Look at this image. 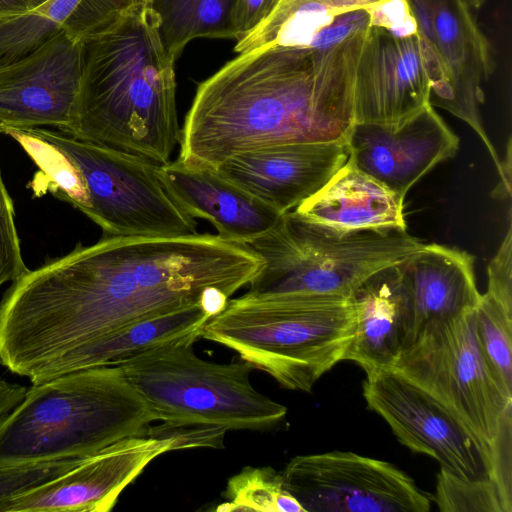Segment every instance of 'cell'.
Wrapping results in <instances>:
<instances>
[{"instance_id": "6da1fadb", "label": "cell", "mask_w": 512, "mask_h": 512, "mask_svg": "<svg viewBox=\"0 0 512 512\" xmlns=\"http://www.w3.org/2000/svg\"><path fill=\"white\" fill-rule=\"evenodd\" d=\"M264 264L248 244L210 233L103 237L27 270L0 301V353L31 383L51 379L88 343L124 326L228 297Z\"/></svg>"}, {"instance_id": "7a4b0ae2", "label": "cell", "mask_w": 512, "mask_h": 512, "mask_svg": "<svg viewBox=\"0 0 512 512\" xmlns=\"http://www.w3.org/2000/svg\"><path fill=\"white\" fill-rule=\"evenodd\" d=\"M368 27L328 46L262 47L229 61L199 84L178 159L215 170L249 150L345 139Z\"/></svg>"}, {"instance_id": "3957f363", "label": "cell", "mask_w": 512, "mask_h": 512, "mask_svg": "<svg viewBox=\"0 0 512 512\" xmlns=\"http://www.w3.org/2000/svg\"><path fill=\"white\" fill-rule=\"evenodd\" d=\"M83 42V68L65 134L156 165L171 161L180 142L174 61L158 18L142 3Z\"/></svg>"}, {"instance_id": "277c9868", "label": "cell", "mask_w": 512, "mask_h": 512, "mask_svg": "<svg viewBox=\"0 0 512 512\" xmlns=\"http://www.w3.org/2000/svg\"><path fill=\"white\" fill-rule=\"evenodd\" d=\"M39 168L40 186L101 227L104 237L186 236L197 222L163 187L156 165L43 128L6 129Z\"/></svg>"}, {"instance_id": "5b68a950", "label": "cell", "mask_w": 512, "mask_h": 512, "mask_svg": "<svg viewBox=\"0 0 512 512\" xmlns=\"http://www.w3.org/2000/svg\"><path fill=\"white\" fill-rule=\"evenodd\" d=\"M154 421L118 365L72 371L32 384L0 423V466L85 458Z\"/></svg>"}, {"instance_id": "8992f818", "label": "cell", "mask_w": 512, "mask_h": 512, "mask_svg": "<svg viewBox=\"0 0 512 512\" xmlns=\"http://www.w3.org/2000/svg\"><path fill=\"white\" fill-rule=\"evenodd\" d=\"M354 327L350 296L245 293L208 319L200 338L234 350L286 389L311 392L344 361Z\"/></svg>"}, {"instance_id": "52a82bcc", "label": "cell", "mask_w": 512, "mask_h": 512, "mask_svg": "<svg viewBox=\"0 0 512 512\" xmlns=\"http://www.w3.org/2000/svg\"><path fill=\"white\" fill-rule=\"evenodd\" d=\"M199 338L191 334L171 340L117 364L156 421L266 430L285 418L287 408L252 385L251 365L198 357L193 343Z\"/></svg>"}, {"instance_id": "ba28073f", "label": "cell", "mask_w": 512, "mask_h": 512, "mask_svg": "<svg viewBox=\"0 0 512 512\" xmlns=\"http://www.w3.org/2000/svg\"><path fill=\"white\" fill-rule=\"evenodd\" d=\"M425 244L406 230L340 231L292 210L248 243L264 264L247 293L350 296L372 273L406 261Z\"/></svg>"}, {"instance_id": "9c48e42d", "label": "cell", "mask_w": 512, "mask_h": 512, "mask_svg": "<svg viewBox=\"0 0 512 512\" xmlns=\"http://www.w3.org/2000/svg\"><path fill=\"white\" fill-rule=\"evenodd\" d=\"M474 309L424 327L391 368L463 427L485 455L490 472L495 448L512 438V398L484 361Z\"/></svg>"}, {"instance_id": "30bf717a", "label": "cell", "mask_w": 512, "mask_h": 512, "mask_svg": "<svg viewBox=\"0 0 512 512\" xmlns=\"http://www.w3.org/2000/svg\"><path fill=\"white\" fill-rule=\"evenodd\" d=\"M281 474L305 512H428L433 501L394 464L350 451L299 455Z\"/></svg>"}, {"instance_id": "8fae6325", "label": "cell", "mask_w": 512, "mask_h": 512, "mask_svg": "<svg viewBox=\"0 0 512 512\" xmlns=\"http://www.w3.org/2000/svg\"><path fill=\"white\" fill-rule=\"evenodd\" d=\"M440 82V66L413 14L370 24L355 74L354 123H399L430 103Z\"/></svg>"}, {"instance_id": "7c38bea8", "label": "cell", "mask_w": 512, "mask_h": 512, "mask_svg": "<svg viewBox=\"0 0 512 512\" xmlns=\"http://www.w3.org/2000/svg\"><path fill=\"white\" fill-rule=\"evenodd\" d=\"M418 33L441 69L430 104L468 124L482 140L500 175L501 161L480 118L483 85L494 71L491 46L465 0H407Z\"/></svg>"}, {"instance_id": "4fadbf2b", "label": "cell", "mask_w": 512, "mask_h": 512, "mask_svg": "<svg viewBox=\"0 0 512 512\" xmlns=\"http://www.w3.org/2000/svg\"><path fill=\"white\" fill-rule=\"evenodd\" d=\"M363 397L411 451L468 479L489 477V464L472 437L436 401L392 368L365 372Z\"/></svg>"}, {"instance_id": "5bb4252c", "label": "cell", "mask_w": 512, "mask_h": 512, "mask_svg": "<svg viewBox=\"0 0 512 512\" xmlns=\"http://www.w3.org/2000/svg\"><path fill=\"white\" fill-rule=\"evenodd\" d=\"M83 42L63 30L26 56L0 65V130L69 128L80 89Z\"/></svg>"}, {"instance_id": "9a60e30c", "label": "cell", "mask_w": 512, "mask_h": 512, "mask_svg": "<svg viewBox=\"0 0 512 512\" xmlns=\"http://www.w3.org/2000/svg\"><path fill=\"white\" fill-rule=\"evenodd\" d=\"M170 442L147 436L118 440L65 473L5 500L0 512H107L121 492Z\"/></svg>"}, {"instance_id": "2e32d148", "label": "cell", "mask_w": 512, "mask_h": 512, "mask_svg": "<svg viewBox=\"0 0 512 512\" xmlns=\"http://www.w3.org/2000/svg\"><path fill=\"white\" fill-rule=\"evenodd\" d=\"M345 141L348 159L402 198L459 148L458 136L430 103L399 123H353Z\"/></svg>"}, {"instance_id": "e0dca14e", "label": "cell", "mask_w": 512, "mask_h": 512, "mask_svg": "<svg viewBox=\"0 0 512 512\" xmlns=\"http://www.w3.org/2000/svg\"><path fill=\"white\" fill-rule=\"evenodd\" d=\"M345 139L249 150L215 171L281 214L316 193L348 160Z\"/></svg>"}, {"instance_id": "ac0fdd59", "label": "cell", "mask_w": 512, "mask_h": 512, "mask_svg": "<svg viewBox=\"0 0 512 512\" xmlns=\"http://www.w3.org/2000/svg\"><path fill=\"white\" fill-rule=\"evenodd\" d=\"M400 264L372 273L350 295L355 327L344 361L365 372L391 368L415 338L414 304Z\"/></svg>"}, {"instance_id": "d6986e66", "label": "cell", "mask_w": 512, "mask_h": 512, "mask_svg": "<svg viewBox=\"0 0 512 512\" xmlns=\"http://www.w3.org/2000/svg\"><path fill=\"white\" fill-rule=\"evenodd\" d=\"M157 174L187 214L209 221L217 235L229 241L248 244L284 215L212 169L190 167L176 159L159 165Z\"/></svg>"}, {"instance_id": "ffe728a7", "label": "cell", "mask_w": 512, "mask_h": 512, "mask_svg": "<svg viewBox=\"0 0 512 512\" xmlns=\"http://www.w3.org/2000/svg\"><path fill=\"white\" fill-rule=\"evenodd\" d=\"M404 198L358 169L349 159L293 211L340 231L406 230Z\"/></svg>"}, {"instance_id": "44dd1931", "label": "cell", "mask_w": 512, "mask_h": 512, "mask_svg": "<svg viewBox=\"0 0 512 512\" xmlns=\"http://www.w3.org/2000/svg\"><path fill=\"white\" fill-rule=\"evenodd\" d=\"M400 266L414 304L415 337L427 325L456 318L480 300L474 258L464 250L425 244Z\"/></svg>"}, {"instance_id": "7402d4cb", "label": "cell", "mask_w": 512, "mask_h": 512, "mask_svg": "<svg viewBox=\"0 0 512 512\" xmlns=\"http://www.w3.org/2000/svg\"><path fill=\"white\" fill-rule=\"evenodd\" d=\"M208 319L200 304L195 303L124 326L73 352L54 377L80 369L117 365L146 349L187 335L200 337Z\"/></svg>"}, {"instance_id": "603a6c76", "label": "cell", "mask_w": 512, "mask_h": 512, "mask_svg": "<svg viewBox=\"0 0 512 512\" xmlns=\"http://www.w3.org/2000/svg\"><path fill=\"white\" fill-rule=\"evenodd\" d=\"M383 0H280L273 12L234 50L246 53L269 46H308L338 17Z\"/></svg>"}, {"instance_id": "cb8c5ba5", "label": "cell", "mask_w": 512, "mask_h": 512, "mask_svg": "<svg viewBox=\"0 0 512 512\" xmlns=\"http://www.w3.org/2000/svg\"><path fill=\"white\" fill-rule=\"evenodd\" d=\"M237 0H151L163 46L175 61L195 38H234Z\"/></svg>"}, {"instance_id": "d4e9b609", "label": "cell", "mask_w": 512, "mask_h": 512, "mask_svg": "<svg viewBox=\"0 0 512 512\" xmlns=\"http://www.w3.org/2000/svg\"><path fill=\"white\" fill-rule=\"evenodd\" d=\"M82 0H49L26 14L0 21V65L18 60L56 35Z\"/></svg>"}, {"instance_id": "484cf974", "label": "cell", "mask_w": 512, "mask_h": 512, "mask_svg": "<svg viewBox=\"0 0 512 512\" xmlns=\"http://www.w3.org/2000/svg\"><path fill=\"white\" fill-rule=\"evenodd\" d=\"M474 313L484 361L498 385L512 398V305L486 292L481 294Z\"/></svg>"}, {"instance_id": "4316f807", "label": "cell", "mask_w": 512, "mask_h": 512, "mask_svg": "<svg viewBox=\"0 0 512 512\" xmlns=\"http://www.w3.org/2000/svg\"><path fill=\"white\" fill-rule=\"evenodd\" d=\"M224 497L218 511L305 512L270 466L242 469L228 480Z\"/></svg>"}, {"instance_id": "83f0119b", "label": "cell", "mask_w": 512, "mask_h": 512, "mask_svg": "<svg viewBox=\"0 0 512 512\" xmlns=\"http://www.w3.org/2000/svg\"><path fill=\"white\" fill-rule=\"evenodd\" d=\"M432 499L442 512H507L491 478L468 479L443 467Z\"/></svg>"}, {"instance_id": "f1b7e54d", "label": "cell", "mask_w": 512, "mask_h": 512, "mask_svg": "<svg viewBox=\"0 0 512 512\" xmlns=\"http://www.w3.org/2000/svg\"><path fill=\"white\" fill-rule=\"evenodd\" d=\"M227 429L212 424L162 422L148 426L142 436L168 440L170 451L192 448H223Z\"/></svg>"}, {"instance_id": "f546056e", "label": "cell", "mask_w": 512, "mask_h": 512, "mask_svg": "<svg viewBox=\"0 0 512 512\" xmlns=\"http://www.w3.org/2000/svg\"><path fill=\"white\" fill-rule=\"evenodd\" d=\"M84 458L0 466V505L23 491L47 482L74 467Z\"/></svg>"}, {"instance_id": "4dcf8cb0", "label": "cell", "mask_w": 512, "mask_h": 512, "mask_svg": "<svg viewBox=\"0 0 512 512\" xmlns=\"http://www.w3.org/2000/svg\"><path fill=\"white\" fill-rule=\"evenodd\" d=\"M27 270L14 222L13 202L0 171V286L17 279Z\"/></svg>"}, {"instance_id": "1f68e13d", "label": "cell", "mask_w": 512, "mask_h": 512, "mask_svg": "<svg viewBox=\"0 0 512 512\" xmlns=\"http://www.w3.org/2000/svg\"><path fill=\"white\" fill-rule=\"evenodd\" d=\"M512 230H508L496 255L488 265L487 293L512 305Z\"/></svg>"}, {"instance_id": "d6a6232c", "label": "cell", "mask_w": 512, "mask_h": 512, "mask_svg": "<svg viewBox=\"0 0 512 512\" xmlns=\"http://www.w3.org/2000/svg\"><path fill=\"white\" fill-rule=\"evenodd\" d=\"M280 0H237L233 13L234 39L239 41L259 26Z\"/></svg>"}, {"instance_id": "836d02e7", "label": "cell", "mask_w": 512, "mask_h": 512, "mask_svg": "<svg viewBox=\"0 0 512 512\" xmlns=\"http://www.w3.org/2000/svg\"><path fill=\"white\" fill-rule=\"evenodd\" d=\"M229 297L220 289L207 288L200 297L199 304L203 311L211 318L226 307Z\"/></svg>"}, {"instance_id": "e575fe53", "label": "cell", "mask_w": 512, "mask_h": 512, "mask_svg": "<svg viewBox=\"0 0 512 512\" xmlns=\"http://www.w3.org/2000/svg\"><path fill=\"white\" fill-rule=\"evenodd\" d=\"M19 396L13 383L0 378V423L15 409Z\"/></svg>"}, {"instance_id": "d590c367", "label": "cell", "mask_w": 512, "mask_h": 512, "mask_svg": "<svg viewBox=\"0 0 512 512\" xmlns=\"http://www.w3.org/2000/svg\"><path fill=\"white\" fill-rule=\"evenodd\" d=\"M31 11L28 0H0V21Z\"/></svg>"}, {"instance_id": "8d00e7d4", "label": "cell", "mask_w": 512, "mask_h": 512, "mask_svg": "<svg viewBox=\"0 0 512 512\" xmlns=\"http://www.w3.org/2000/svg\"><path fill=\"white\" fill-rule=\"evenodd\" d=\"M473 9H479L483 6L485 0H465Z\"/></svg>"}, {"instance_id": "74e56055", "label": "cell", "mask_w": 512, "mask_h": 512, "mask_svg": "<svg viewBox=\"0 0 512 512\" xmlns=\"http://www.w3.org/2000/svg\"><path fill=\"white\" fill-rule=\"evenodd\" d=\"M48 1L49 0H28L31 10L38 8L39 6L45 4Z\"/></svg>"}]
</instances>
